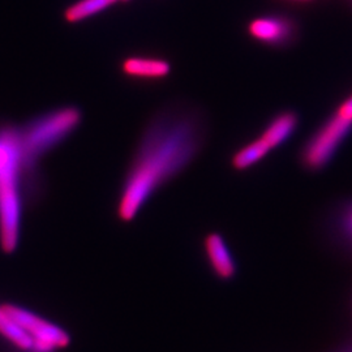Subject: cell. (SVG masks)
<instances>
[{"label": "cell", "mask_w": 352, "mask_h": 352, "mask_svg": "<svg viewBox=\"0 0 352 352\" xmlns=\"http://www.w3.org/2000/svg\"><path fill=\"white\" fill-rule=\"evenodd\" d=\"M197 129L192 122L166 119L151 128L131 170L118 206L122 221L131 222L153 192L195 157Z\"/></svg>", "instance_id": "6da1fadb"}, {"label": "cell", "mask_w": 352, "mask_h": 352, "mask_svg": "<svg viewBox=\"0 0 352 352\" xmlns=\"http://www.w3.org/2000/svg\"><path fill=\"white\" fill-rule=\"evenodd\" d=\"M292 1H299V3L302 1V3H305V1H312V0H292Z\"/></svg>", "instance_id": "5bb4252c"}, {"label": "cell", "mask_w": 352, "mask_h": 352, "mask_svg": "<svg viewBox=\"0 0 352 352\" xmlns=\"http://www.w3.org/2000/svg\"><path fill=\"white\" fill-rule=\"evenodd\" d=\"M123 1H129V0H123Z\"/></svg>", "instance_id": "2e32d148"}, {"label": "cell", "mask_w": 352, "mask_h": 352, "mask_svg": "<svg viewBox=\"0 0 352 352\" xmlns=\"http://www.w3.org/2000/svg\"><path fill=\"white\" fill-rule=\"evenodd\" d=\"M270 151L272 149L269 148L266 141L260 136L258 139L253 140L248 145L236 151L232 157L231 164L235 170L243 171L263 161Z\"/></svg>", "instance_id": "30bf717a"}, {"label": "cell", "mask_w": 352, "mask_h": 352, "mask_svg": "<svg viewBox=\"0 0 352 352\" xmlns=\"http://www.w3.org/2000/svg\"><path fill=\"white\" fill-rule=\"evenodd\" d=\"M205 251L214 273L218 277L227 280L235 276L236 265L226 245V241L219 234L212 232L205 238Z\"/></svg>", "instance_id": "52a82bcc"}, {"label": "cell", "mask_w": 352, "mask_h": 352, "mask_svg": "<svg viewBox=\"0 0 352 352\" xmlns=\"http://www.w3.org/2000/svg\"><path fill=\"white\" fill-rule=\"evenodd\" d=\"M119 0H81L65 11V20L68 23H77L85 20L96 13L101 12Z\"/></svg>", "instance_id": "7c38bea8"}, {"label": "cell", "mask_w": 352, "mask_h": 352, "mask_svg": "<svg viewBox=\"0 0 352 352\" xmlns=\"http://www.w3.org/2000/svg\"><path fill=\"white\" fill-rule=\"evenodd\" d=\"M248 32L256 41L269 46H283L289 45L296 34L295 23L279 14H269L257 17L248 26Z\"/></svg>", "instance_id": "8992f818"}, {"label": "cell", "mask_w": 352, "mask_h": 352, "mask_svg": "<svg viewBox=\"0 0 352 352\" xmlns=\"http://www.w3.org/2000/svg\"><path fill=\"white\" fill-rule=\"evenodd\" d=\"M122 71L131 77L141 78H164L170 75L171 65L161 59L128 58L122 64Z\"/></svg>", "instance_id": "9c48e42d"}, {"label": "cell", "mask_w": 352, "mask_h": 352, "mask_svg": "<svg viewBox=\"0 0 352 352\" xmlns=\"http://www.w3.org/2000/svg\"><path fill=\"white\" fill-rule=\"evenodd\" d=\"M3 308L32 338V350H37L38 352H51L69 346L71 337L62 327L13 304H3Z\"/></svg>", "instance_id": "5b68a950"}, {"label": "cell", "mask_w": 352, "mask_h": 352, "mask_svg": "<svg viewBox=\"0 0 352 352\" xmlns=\"http://www.w3.org/2000/svg\"><path fill=\"white\" fill-rule=\"evenodd\" d=\"M340 228L343 235L352 243V204L349 205L340 217Z\"/></svg>", "instance_id": "4fadbf2b"}, {"label": "cell", "mask_w": 352, "mask_h": 352, "mask_svg": "<svg viewBox=\"0 0 352 352\" xmlns=\"http://www.w3.org/2000/svg\"><path fill=\"white\" fill-rule=\"evenodd\" d=\"M342 352H352V349H349V350H344V351Z\"/></svg>", "instance_id": "9a60e30c"}, {"label": "cell", "mask_w": 352, "mask_h": 352, "mask_svg": "<svg viewBox=\"0 0 352 352\" xmlns=\"http://www.w3.org/2000/svg\"><path fill=\"white\" fill-rule=\"evenodd\" d=\"M0 336L10 340L20 350L29 351L33 349L32 338L26 334L24 329L6 312L3 305H0Z\"/></svg>", "instance_id": "8fae6325"}, {"label": "cell", "mask_w": 352, "mask_h": 352, "mask_svg": "<svg viewBox=\"0 0 352 352\" xmlns=\"http://www.w3.org/2000/svg\"><path fill=\"white\" fill-rule=\"evenodd\" d=\"M298 124L299 118L296 113L292 111H283L278 113L276 118L270 120V123L265 128L261 138L266 141L269 148L274 151L294 135Z\"/></svg>", "instance_id": "ba28073f"}, {"label": "cell", "mask_w": 352, "mask_h": 352, "mask_svg": "<svg viewBox=\"0 0 352 352\" xmlns=\"http://www.w3.org/2000/svg\"><path fill=\"white\" fill-rule=\"evenodd\" d=\"M21 140L14 136L0 139V247L4 253L16 251L20 238L19 166Z\"/></svg>", "instance_id": "7a4b0ae2"}, {"label": "cell", "mask_w": 352, "mask_h": 352, "mask_svg": "<svg viewBox=\"0 0 352 352\" xmlns=\"http://www.w3.org/2000/svg\"><path fill=\"white\" fill-rule=\"evenodd\" d=\"M352 129V94L342 102L340 107L327 119L315 135L307 142L302 151V164L309 170H320L325 167L340 144Z\"/></svg>", "instance_id": "3957f363"}, {"label": "cell", "mask_w": 352, "mask_h": 352, "mask_svg": "<svg viewBox=\"0 0 352 352\" xmlns=\"http://www.w3.org/2000/svg\"><path fill=\"white\" fill-rule=\"evenodd\" d=\"M81 113L75 107H67L38 120L21 138V151L25 158H34L59 142L78 126Z\"/></svg>", "instance_id": "277c9868"}]
</instances>
